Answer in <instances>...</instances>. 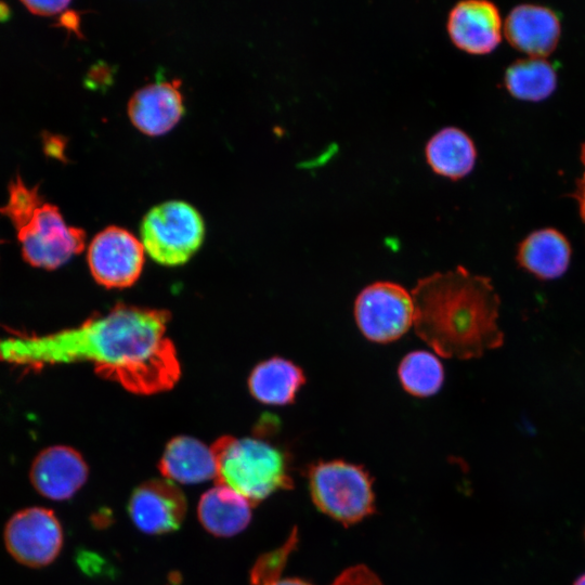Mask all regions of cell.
I'll list each match as a JSON object with an SVG mask.
<instances>
[{"label": "cell", "instance_id": "6da1fadb", "mask_svg": "<svg viewBox=\"0 0 585 585\" xmlns=\"http://www.w3.org/2000/svg\"><path fill=\"white\" fill-rule=\"evenodd\" d=\"M169 320L166 310L117 303L70 328L0 337V363L28 369L89 363L100 376L132 393H159L181 375L176 347L167 336Z\"/></svg>", "mask_w": 585, "mask_h": 585}, {"label": "cell", "instance_id": "7a4b0ae2", "mask_svg": "<svg viewBox=\"0 0 585 585\" xmlns=\"http://www.w3.org/2000/svg\"><path fill=\"white\" fill-rule=\"evenodd\" d=\"M411 294L415 333L439 355L471 360L503 346L500 299L490 277L456 266L419 278Z\"/></svg>", "mask_w": 585, "mask_h": 585}, {"label": "cell", "instance_id": "3957f363", "mask_svg": "<svg viewBox=\"0 0 585 585\" xmlns=\"http://www.w3.org/2000/svg\"><path fill=\"white\" fill-rule=\"evenodd\" d=\"M0 213L14 225L23 257L32 266L57 269L84 248V231L68 225L58 208L43 200L39 186L28 187L20 176L10 182Z\"/></svg>", "mask_w": 585, "mask_h": 585}, {"label": "cell", "instance_id": "277c9868", "mask_svg": "<svg viewBox=\"0 0 585 585\" xmlns=\"http://www.w3.org/2000/svg\"><path fill=\"white\" fill-rule=\"evenodd\" d=\"M210 447L217 463V484L235 491L251 506L291 486L284 453L269 442L222 435Z\"/></svg>", "mask_w": 585, "mask_h": 585}, {"label": "cell", "instance_id": "5b68a950", "mask_svg": "<svg viewBox=\"0 0 585 585\" xmlns=\"http://www.w3.org/2000/svg\"><path fill=\"white\" fill-rule=\"evenodd\" d=\"M141 243L157 263L177 266L187 262L199 249L205 224L195 207L182 200H168L154 206L144 216Z\"/></svg>", "mask_w": 585, "mask_h": 585}, {"label": "cell", "instance_id": "8992f818", "mask_svg": "<svg viewBox=\"0 0 585 585\" xmlns=\"http://www.w3.org/2000/svg\"><path fill=\"white\" fill-rule=\"evenodd\" d=\"M315 506L333 519L355 523L374 511V493L367 472L343 460L318 461L309 470Z\"/></svg>", "mask_w": 585, "mask_h": 585}, {"label": "cell", "instance_id": "52a82bcc", "mask_svg": "<svg viewBox=\"0 0 585 585\" xmlns=\"http://www.w3.org/2000/svg\"><path fill=\"white\" fill-rule=\"evenodd\" d=\"M354 318L369 341L389 343L398 340L413 326L412 294L393 282L369 284L355 299Z\"/></svg>", "mask_w": 585, "mask_h": 585}, {"label": "cell", "instance_id": "ba28073f", "mask_svg": "<svg viewBox=\"0 0 585 585\" xmlns=\"http://www.w3.org/2000/svg\"><path fill=\"white\" fill-rule=\"evenodd\" d=\"M63 530L55 514L44 507H28L6 522L4 544L20 563L42 568L52 563L63 546Z\"/></svg>", "mask_w": 585, "mask_h": 585}, {"label": "cell", "instance_id": "9c48e42d", "mask_svg": "<svg viewBox=\"0 0 585 585\" xmlns=\"http://www.w3.org/2000/svg\"><path fill=\"white\" fill-rule=\"evenodd\" d=\"M144 247L129 231L110 225L89 245L87 260L92 277L107 288H125L136 282L144 265Z\"/></svg>", "mask_w": 585, "mask_h": 585}, {"label": "cell", "instance_id": "30bf717a", "mask_svg": "<svg viewBox=\"0 0 585 585\" xmlns=\"http://www.w3.org/2000/svg\"><path fill=\"white\" fill-rule=\"evenodd\" d=\"M134 525L152 535L176 531L186 512L183 492L168 479H151L138 485L128 502Z\"/></svg>", "mask_w": 585, "mask_h": 585}, {"label": "cell", "instance_id": "8fae6325", "mask_svg": "<svg viewBox=\"0 0 585 585\" xmlns=\"http://www.w3.org/2000/svg\"><path fill=\"white\" fill-rule=\"evenodd\" d=\"M502 29L497 6L484 0L456 3L446 22V30L453 44L473 55L493 52L500 43Z\"/></svg>", "mask_w": 585, "mask_h": 585}, {"label": "cell", "instance_id": "7c38bea8", "mask_svg": "<svg viewBox=\"0 0 585 585\" xmlns=\"http://www.w3.org/2000/svg\"><path fill=\"white\" fill-rule=\"evenodd\" d=\"M88 474V465L78 451L66 445H53L35 457L29 478L42 496L65 500L82 487Z\"/></svg>", "mask_w": 585, "mask_h": 585}, {"label": "cell", "instance_id": "4fadbf2b", "mask_svg": "<svg viewBox=\"0 0 585 585\" xmlns=\"http://www.w3.org/2000/svg\"><path fill=\"white\" fill-rule=\"evenodd\" d=\"M503 30L515 49L529 57L545 58L557 48L561 26L552 10L542 5L521 4L509 12Z\"/></svg>", "mask_w": 585, "mask_h": 585}, {"label": "cell", "instance_id": "5bb4252c", "mask_svg": "<svg viewBox=\"0 0 585 585\" xmlns=\"http://www.w3.org/2000/svg\"><path fill=\"white\" fill-rule=\"evenodd\" d=\"M180 81H157L136 90L128 103L131 122L156 136L171 130L184 113Z\"/></svg>", "mask_w": 585, "mask_h": 585}, {"label": "cell", "instance_id": "9a60e30c", "mask_svg": "<svg viewBox=\"0 0 585 585\" xmlns=\"http://www.w3.org/2000/svg\"><path fill=\"white\" fill-rule=\"evenodd\" d=\"M571 246L559 231L546 227L530 233L518 246V264L542 281L562 276L571 260Z\"/></svg>", "mask_w": 585, "mask_h": 585}, {"label": "cell", "instance_id": "2e32d148", "mask_svg": "<svg viewBox=\"0 0 585 585\" xmlns=\"http://www.w3.org/2000/svg\"><path fill=\"white\" fill-rule=\"evenodd\" d=\"M158 469L166 479L183 484L200 483L217 477L211 447L188 435H177L167 443Z\"/></svg>", "mask_w": 585, "mask_h": 585}, {"label": "cell", "instance_id": "e0dca14e", "mask_svg": "<svg viewBox=\"0 0 585 585\" xmlns=\"http://www.w3.org/2000/svg\"><path fill=\"white\" fill-rule=\"evenodd\" d=\"M251 504L235 491L217 484L206 491L197 506L199 522L218 537H231L242 532L251 519Z\"/></svg>", "mask_w": 585, "mask_h": 585}, {"label": "cell", "instance_id": "ac0fdd59", "mask_svg": "<svg viewBox=\"0 0 585 585\" xmlns=\"http://www.w3.org/2000/svg\"><path fill=\"white\" fill-rule=\"evenodd\" d=\"M425 158L435 174L450 180H459L472 171L477 150L472 139L464 130L445 127L427 141Z\"/></svg>", "mask_w": 585, "mask_h": 585}, {"label": "cell", "instance_id": "d6986e66", "mask_svg": "<svg viewBox=\"0 0 585 585\" xmlns=\"http://www.w3.org/2000/svg\"><path fill=\"white\" fill-rule=\"evenodd\" d=\"M306 380L300 366L290 360L274 356L255 366L248 378V388L261 403L288 405L295 401Z\"/></svg>", "mask_w": 585, "mask_h": 585}, {"label": "cell", "instance_id": "ffe728a7", "mask_svg": "<svg viewBox=\"0 0 585 585\" xmlns=\"http://www.w3.org/2000/svg\"><path fill=\"white\" fill-rule=\"evenodd\" d=\"M505 87L516 99L540 102L557 87V74L546 58L528 57L512 63L505 72Z\"/></svg>", "mask_w": 585, "mask_h": 585}, {"label": "cell", "instance_id": "44dd1931", "mask_svg": "<svg viewBox=\"0 0 585 585\" xmlns=\"http://www.w3.org/2000/svg\"><path fill=\"white\" fill-rule=\"evenodd\" d=\"M398 376L407 393L416 398H427L441 389L444 381V368L433 353L416 350L401 360Z\"/></svg>", "mask_w": 585, "mask_h": 585}, {"label": "cell", "instance_id": "7402d4cb", "mask_svg": "<svg viewBox=\"0 0 585 585\" xmlns=\"http://www.w3.org/2000/svg\"><path fill=\"white\" fill-rule=\"evenodd\" d=\"M297 540V530H294L283 546L259 557L250 571L251 584L263 585L281 576Z\"/></svg>", "mask_w": 585, "mask_h": 585}, {"label": "cell", "instance_id": "603a6c76", "mask_svg": "<svg viewBox=\"0 0 585 585\" xmlns=\"http://www.w3.org/2000/svg\"><path fill=\"white\" fill-rule=\"evenodd\" d=\"M330 585H382V583L367 567L359 564L344 570Z\"/></svg>", "mask_w": 585, "mask_h": 585}, {"label": "cell", "instance_id": "cb8c5ba5", "mask_svg": "<svg viewBox=\"0 0 585 585\" xmlns=\"http://www.w3.org/2000/svg\"><path fill=\"white\" fill-rule=\"evenodd\" d=\"M26 9L36 15L50 16L64 12L69 1H23Z\"/></svg>", "mask_w": 585, "mask_h": 585}, {"label": "cell", "instance_id": "d4e9b609", "mask_svg": "<svg viewBox=\"0 0 585 585\" xmlns=\"http://www.w3.org/2000/svg\"><path fill=\"white\" fill-rule=\"evenodd\" d=\"M581 161L583 165V172L576 184L575 197L578 205L580 216L585 223V143L581 150Z\"/></svg>", "mask_w": 585, "mask_h": 585}, {"label": "cell", "instance_id": "484cf974", "mask_svg": "<svg viewBox=\"0 0 585 585\" xmlns=\"http://www.w3.org/2000/svg\"><path fill=\"white\" fill-rule=\"evenodd\" d=\"M263 585H311V584L300 578H292V577L282 578L281 576H278Z\"/></svg>", "mask_w": 585, "mask_h": 585}, {"label": "cell", "instance_id": "4316f807", "mask_svg": "<svg viewBox=\"0 0 585 585\" xmlns=\"http://www.w3.org/2000/svg\"><path fill=\"white\" fill-rule=\"evenodd\" d=\"M61 24L62 26L68 27L73 30H77L78 16L74 12H69L62 17Z\"/></svg>", "mask_w": 585, "mask_h": 585}, {"label": "cell", "instance_id": "83f0119b", "mask_svg": "<svg viewBox=\"0 0 585 585\" xmlns=\"http://www.w3.org/2000/svg\"><path fill=\"white\" fill-rule=\"evenodd\" d=\"M573 585H585V573L581 574L573 583Z\"/></svg>", "mask_w": 585, "mask_h": 585}]
</instances>
